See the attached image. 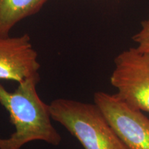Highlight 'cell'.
Returning a JSON list of instances; mask_svg holds the SVG:
<instances>
[{"instance_id": "1", "label": "cell", "mask_w": 149, "mask_h": 149, "mask_svg": "<svg viewBox=\"0 0 149 149\" xmlns=\"http://www.w3.org/2000/svg\"><path fill=\"white\" fill-rule=\"evenodd\" d=\"M40 79L19 83L9 92L0 83V104L8 111L15 131L8 138L0 137V149H21L34 141L58 146L61 137L52 124L50 106L43 102L37 91Z\"/></svg>"}, {"instance_id": "2", "label": "cell", "mask_w": 149, "mask_h": 149, "mask_svg": "<svg viewBox=\"0 0 149 149\" xmlns=\"http://www.w3.org/2000/svg\"><path fill=\"white\" fill-rule=\"evenodd\" d=\"M49 106L52 120L64 126L84 149H129L95 103L59 98Z\"/></svg>"}, {"instance_id": "3", "label": "cell", "mask_w": 149, "mask_h": 149, "mask_svg": "<svg viewBox=\"0 0 149 149\" xmlns=\"http://www.w3.org/2000/svg\"><path fill=\"white\" fill-rule=\"evenodd\" d=\"M110 81L121 100L149 113V53L136 47L122 51L115 57Z\"/></svg>"}, {"instance_id": "4", "label": "cell", "mask_w": 149, "mask_h": 149, "mask_svg": "<svg viewBox=\"0 0 149 149\" xmlns=\"http://www.w3.org/2000/svg\"><path fill=\"white\" fill-rule=\"evenodd\" d=\"M94 103L129 149H149V118L115 94L98 91Z\"/></svg>"}, {"instance_id": "5", "label": "cell", "mask_w": 149, "mask_h": 149, "mask_svg": "<svg viewBox=\"0 0 149 149\" xmlns=\"http://www.w3.org/2000/svg\"><path fill=\"white\" fill-rule=\"evenodd\" d=\"M38 55L28 34L0 38V79L19 84L40 79Z\"/></svg>"}, {"instance_id": "6", "label": "cell", "mask_w": 149, "mask_h": 149, "mask_svg": "<svg viewBox=\"0 0 149 149\" xmlns=\"http://www.w3.org/2000/svg\"><path fill=\"white\" fill-rule=\"evenodd\" d=\"M48 0H0V38L9 36L15 26L38 12Z\"/></svg>"}, {"instance_id": "7", "label": "cell", "mask_w": 149, "mask_h": 149, "mask_svg": "<svg viewBox=\"0 0 149 149\" xmlns=\"http://www.w3.org/2000/svg\"><path fill=\"white\" fill-rule=\"evenodd\" d=\"M132 40L137 44L139 51L149 53V15L146 19L141 22V29L132 37Z\"/></svg>"}]
</instances>
